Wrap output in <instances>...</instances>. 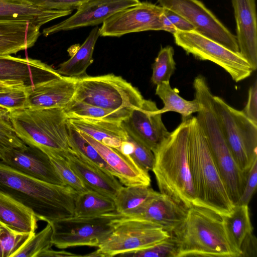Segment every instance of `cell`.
<instances>
[{
    "label": "cell",
    "mask_w": 257,
    "mask_h": 257,
    "mask_svg": "<svg viewBox=\"0 0 257 257\" xmlns=\"http://www.w3.org/2000/svg\"><path fill=\"white\" fill-rule=\"evenodd\" d=\"M0 192L30 208L38 220L51 223L74 216L78 194L67 185L44 182L0 161Z\"/></svg>",
    "instance_id": "cell-1"
},
{
    "label": "cell",
    "mask_w": 257,
    "mask_h": 257,
    "mask_svg": "<svg viewBox=\"0 0 257 257\" xmlns=\"http://www.w3.org/2000/svg\"><path fill=\"white\" fill-rule=\"evenodd\" d=\"M191 116L183 118L153 152L155 161L152 170L160 192L188 209L196 203L189 157Z\"/></svg>",
    "instance_id": "cell-2"
},
{
    "label": "cell",
    "mask_w": 257,
    "mask_h": 257,
    "mask_svg": "<svg viewBox=\"0 0 257 257\" xmlns=\"http://www.w3.org/2000/svg\"><path fill=\"white\" fill-rule=\"evenodd\" d=\"M171 235L176 257H239L227 234L223 216L203 206L193 205L183 222Z\"/></svg>",
    "instance_id": "cell-3"
},
{
    "label": "cell",
    "mask_w": 257,
    "mask_h": 257,
    "mask_svg": "<svg viewBox=\"0 0 257 257\" xmlns=\"http://www.w3.org/2000/svg\"><path fill=\"white\" fill-rule=\"evenodd\" d=\"M189 165L196 195L195 205L228 216L234 205L230 199L196 116H191Z\"/></svg>",
    "instance_id": "cell-4"
},
{
    "label": "cell",
    "mask_w": 257,
    "mask_h": 257,
    "mask_svg": "<svg viewBox=\"0 0 257 257\" xmlns=\"http://www.w3.org/2000/svg\"><path fill=\"white\" fill-rule=\"evenodd\" d=\"M9 117L16 135L26 145L47 155L71 149L68 117L63 108H24L10 112Z\"/></svg>",
    "instance_id": "cell-5"
},
{
    "label": "cell",
    "mask_w": 257,
    "mask_h": 257,
    "mask_svg": "<svg viewBox=\"0 0 257 257\" xmlns=\"http://www.w3.org/2000/svg\"><path fill=\"white\" fill-rule=\"evenodd\" d=\"M213 96L208 89L199 90L195 94L201 106L196 117L229 197L235 205L240 198L247 175L239 168L227 145L213 106Z\"/></svg>",
    "instance_id": "cell-6"
},
{
    "label": "cell",
    "mask_w": 257,
    "mask_h": 257,
    "mask_svg": "<svg viewBox=\"0 0 257 257\" xmlns=\"http://www.w3.org/2000/svg\"><path fill=\"white\" fill-rule=\"evenodd\" d=\"M73 98L115 111H132L140 107L144 99L131 83L112 74L77 78Z\"/></svg>",
    "instance_id": "cell-7"
},
{
    "label": "cell",
    "mask_w": 257,
    "mask_h": 257,
    "mask_svg": "<svg viewBox=\"0 0 257 257\" xmlns=\"http://www.w3.org/2000/svg\"><path fill=\"white\" fill-rule=\"evenodd\" d=\"M113 229L94 251L84 256L112 257L145 249L166 239L171 234L153 222L116 216Z\"/></svg>",
    "instance_id": "cell-8"
},
{
    "label": "cell",
    "mask_w": 257,
    "mask_h": 257,
    "mask_svg": "<svg viewBox=\"0 0 257 257\" xmlns=\"http://www.w3.org/2000/svg\"><path fill=\"white\" fill-rule=\"evenodd\" d=\"M212 103L227 145L239 168L247 175L257 159V124L219 96L213 95Z\"/></svg>",
    "instance_id": "cell-9"
},
{
    "label": "cell",
    "mask_w": 257,
    "mask_h": 257,
    "mask_svg": "<svg viewBox=\"0 0 257 257\" xmlns=\"http://www.w3.org/2000/svg\"><path fill=\"white\" fill-rule=\"evenodd\" d=\"M175 44L196 59L208 60L224 69L236 82L249 77L253 71L239 52H235L195 30L177 31Z\"/></svg>",
    "instance_id": "cell-10"
},
{
    "label": "cell",
    "mask_w": 257,
    "mask_h": 257,
    "mask_svg": "<svg viewBox=\"0 0 257 257\" xmlns=\"http://www.w3.org/2000/svg\"><path fill=\"white\" fill-rule=\"evenodd\" d=\"M113 212L93 217L72 216L49 223L52 228L53 245L60 249L97 247L113 229Z\"/></svg>",
    "instance_id": "cell-11"
},
{
    "label": "cell",
    "mask_w": 257,
    "mask_h": 257,
    "mask_svg": "<svg viewBox=\"0 0 257 257\" xmlns=\"http://www.w3.org/2000/svg\"><path fill=\"white\" fill-rule=\"evenodd\" d=\"M160 5L180 15L194 28V30L224 46L230 50L239 52L233 35L199 0H158Z\"/></svg>",
    "instance_id": "cell-12"
},
{
    "label": "cell",
    "mask_w": 257,
    "mask_h": 257,
    "mask_svg": "<svg viewBox=\"0 0 257 257\" xmlns=\"http://www.w3.org/2000/svg\"><path fill=\"white\" fill-rule=\"evenodd\" d=\"M163 12L161 6L140 2L107 19L99 28V35L119 37L129 33L162 30Z\"/></svg>",
    "instance_id": "cell-13"
},
{
    "label": "cell",
    "mask_w": 257,
    "mask_h": 257,
    "mask_svg": "<svg viewBox=\"0 0 257 257\" xmlns=\"http://www.w3.org/2000/svg\"><path fill=\"white\" fill-rule=\"evenodd\" d=\"M0 160L23 174L47 183L66 185L49 157L40 149L29 146L0 147Z\"/></svg>",
    "instance_id": "cell-14"
},
{
    "label": "cell",
    "mask_w": 257,
    "mask_h": 257,
    "mask_svg": "<svg viewBox=\"0 0 257 257\" xmlns=\"http://www.w3.org/2000/svg\"><path fill=\"white\" fill-rule=\"evenodd\" d=\"M155 102L144 99L140 107L133 109L120 122L127 134L153 152L168 137L162 114Z\"/></svg>",
    "instance_id": "cell-15"
},
{
    "label": "cell",
    "mask_w": 257,
    "mask_h": 257,
    "mask_svg": "<svg viewBox=\"0 0 257 257\" xmlns=\"http://www.w3.org/2000/svg\"><path fill=\"white\" fill-rule=\"evenodd\" d=\"M140 3V0H88L80 5L73 15L43 29V34L47 37L61 31L97 26L115 13Z\"/></svg>",
    "instance_id": "cell-16"
},
{
    "label": "cell",
    "mask_w": 257,
    "mask_h": 257,
    "mask_svg": "<svg viewBox=\"0 0 257 257\" xmlns=\"http://www.w3.org/2000/svg\"><path fill=\"white\" fill-rule=\"evenodd\" d=\"M188 208L169 196L156 193L134 210L124 214L114 212L119 217L132 218L153 222L170 234L184 221Z\"/></svg>",
    "instance_id": "cell-17"
},
{
    "label": "cell",
    "mask_w": 257,
    "mask_h": 257,
    "mask_svg": "<svg viewBox=\"0 0 257 257\" xmlns=\"http://www.w3.org/2000/svg\"><path fill=\"white\" fill-rule=\"evenodd\" d=\"M61 76L39 60L0 55V79L20 81L31 88Z\"/></svg>",
    "instance_id": "cell-18"
},
{
    "label": "cell",
    "mask_w": 257,
    "mask_h": 257,
    "mask_svg": "<svg viewBox=\"0 0 257 257\" xmlns=\"http://www.w3.org/2000/svg\"><path fill=\"white\" fill-rule=\"evenodd\" d=\"M239 52L252 71L257 68V23L255 0H231Z\"/></svg>",
    "instance_id": "cell-19"
},
{
    "label": "cell",
    "mask_w": 257,
    "mask_h": 257,
    "mask_svg": "<svg viewBox=\"0 0 257 257\" xmlns=\"http://www.w3.org/2000/svg\"><path fill=\"white\" fill-rule=\"evenodd\" d=\"M87 190L114 200L122 184L114 176L89 162L72 149L59 152Z\"/></svg>",
    "instance_id": "cell-20"
},
{
    "label": "cell",
    "mask_w": 257,
    "mask_h": 257,
    "mask_svg": "<svg viewBox=\"0 0 257 257\" xmlns=\"http://www.w3.org/2000/svg\"><path fill=\"white\" fill-rule=\"evenodd\" d=\"M80 133L113 170L115 177L122 185L125 186H150L151 180L148 172L139 166L130 156L124 155L117 149L105 146L86 134Z\"/></svg>",
    "instance_id": "cell-21"
},
{
    "label": "cell",
    "mask_w": 257,
    "mask_h": 257,
    "mask_svg": "<svg viewBox=\"0 0 257 257\" xmlns=\"http://www.w3.org/2000/svg\"><path fill=\"white\" fill-rule=\"evenodd\" d=\"M76 80L62 76L27 89L26 108H63L74 98Z\"/></svg>",
    "instance_id": "cell-22"
},
{
    "label": "cell",
    "mask_w": 257,
    "mask_h": 257,
    "mask_svg": "<svg viewBox=\"0 0 257 257\" xmlns=\"http://www.w3.org/2000/svg\"><path fill=\"white\" fill-rule=\"evenodd\" d=\"M40 27L23 21H0V55H11L33 47Z\"/></svg>",
    "instance_id": "cell-23"
},
{
    "label": "cell",
    "mask_w": 257,
    "mask_h": 257,
    "mask_svg": "<svg viewBox=\"0 0 257 257\" xmlns=\"http://www.w3.org/2000/svg\"><path fill=\"white\" fill-rule=\"evenodd\" d=\"M72 12V10L40 9L26 0H0V21H27L41 28L46 23L68 16Z\"/></svg>",
    "instance_id": "cell-24"
},
{
    "label": "cell",
    "mask_w": 257,
    "mask_h": 257,
    "mask_svg": "<svg viewBox=\"0 0 257 257\" xmlns=\"http://www.w3.org/2000/svg\"><path fill=\"white\" fill-rule=\"evenodd\" d=\"M68 120L80 132L108 147L119 149L128 138L120 122L75 117L68 118Z\"/></svg>",
    "instance_id": "cell-25"
},
{
    "label": "cell",
    "mask_w": 257,
    "mask_h": 257,
    "mask_svg": "<svg viewBox=\"0 0 257 257\" xmlns=\"http://www.w3.org/2000/svg\"><path fill=\"white\" fill-rule=\"evenodd\" d=\"M38 221L30 208L0 192L1 222L17 231L35 233Z\"/></svg>",
    "instance_id": "cell-26"
},
{
    "label": "cell",
    "mask_w": 257,
    "mask_h": 257,
    "mask_svg": "<svg viewBox=\"0 0 257 257\" xmlns=\"http://www.w3.org/2000/svg\"><path fill=\"white\" fill-rule=\"evenodd\" d=\"M99 36V28L96 26L70 58L59 65L56 69L58 73L62 76L75 78L86 76V70L93 62V53Z\"/></svg>",
    "instance_id": "cell-27"
},
{
    "label": "cell",
    "mask_w": 257,
    "mask_h": 257,
    "mask_svg": "<svg viewBox=\"0 0 257 257\" xmlns=\"http://www.w3.org/2000/svg\"><path fill=\"white\" fill-rule=\"evenodd\" d=\"M156 94L163 101L164 106L159 109L160 113L168 111L177 112L182 115V119L191 116L194 112L201 109L198 101L195 98L193 100H187L179 95L178 90L172 88L170 82H164L157 85Z\"/></svg>",
    "instance_id": "cell-28"
},
{
    "label": "cell",
    "mask_w": 257,
    "mask_h": 257,
    "mask_svg": "<svg viewBox=\"0 0 257 257\" xmlns=\"http://www.w3.org/2000/svg\"><path fill=\"white\" fill-rule=\"evenodd\" d=\"M113 212H115L113 200L88 190L78 194L75 203L74 216L93 217Z\"/></svg>",
    "instance_id": "cell-29"
},
{
    "label": "cell",
    "mask_w": 257,
    "mask_h": 257,
    "mask_svg": "<svg viewBox=\"0 0 257 257\" xmlns=\"http://www.w3.org/2000/svg\"><path fill=\"white\" fill-rule=\"evenodd\" d=\"M223 217L230 240L240 255V247L242 241L253 231L248 206L236 204L231 213Z\"/></svg>",
    "instance_id": "cell-30"
},
{
    "label": "cell",
    "mask_w": 257,
    "mask_h": 257,
    "mask_svg": "<svg viewBox=\"0 0 257 257\" xmlns=\"http://www.w3.org/2000/svg\"><path fill=\"white\" fill-rule=\"evenodd\" d=\"M68 118H82L121 122L132 111H115L93 106L73 98L63 108Z\"/></svg>",
    "instance_id": "cell-31"
},
{
    "label": "cell",
    "mask_w": 257,
    "mask_h": 257,
    "mask_svg": "<svg viewBox=\"0 0 257 257\" xmlns=\"http://www.w3.org/2000/svg\"><path fill=\"white\" fill-rule=\"evenodd\" d=\"M156 192L150 186H122L113 200L115 212L119 214L130 212L141 205Z\"/></svg>",
    "instance_id": "cell-32"
},
{
    "label": "cell",
    "mask_w": 257,
    "mask_h": 257,
    "mask_svg": "<svg viewBox=\"0 0 257 257\" xmlns=\"http://www.w3.org/2000/svg\"><path fill=\"white\" fill-rule=\"evenodd\" d=\"M68 141L70 148L73 151L105 172L115 177L114 172L109 167L96 149L69 122Z\"/></svg>",
    "instance_id": "cell-33"
},
{
    "label": "cell",
    "mask_w": 257,
    "mask_h": 257,
    "mask_svg": "<svg viewBox=\"0 0 257 257\" xmlns=\"http://www.w3.org/2000/svg\"><path fill=\"white\" fill-rule=\"evenodd\" d=\"M174 54V50L172 46L161 48L152 65L151 81L154 84L157 85L164 82H170L176 70Z\"/></svg>",
    "instance_id": "cell-34"
},
{
    "label": "cell",
    "mask_w": 257,
    "mask_h": 257,
    "mask_svg": "<svg viewBox=\"0 0 257 257\" xmlns=\"http://www.w3.org/2000/svg\"><path fill=\"white\" fill-rule=\"evenodd\" d=\"M52 228L51 224L47 225L40 232L35 233L13 257H39L44 251L53 245L52 242Z\"/></svg>",
    "instance_id": "cell-35"
},
{
    "label": "cell",
    "mask_w": 257,
    "mask_h": 257,
    "mask_svg": "<svg viewBox=\"0 0 257 257\" xmlns=\"http://www.w3.org/2000/svg\"><path fill=\"white\" fill-rule=\"evenodd\" d=\"M35 233L17 231L0 222V257H13Z\"/></svg>",
    "instance_id": "cell-36"
},
{
    "label": "cell",
    "mask_w": 257,
    "mask_h": 257,
    "mask_svg": "<svg viewBox=\"0 0 257 257\" xmlns=\"http://www.w3.org/2000/svg\"><path fill=\"white\" fill-rule=\"evenodd\" d=\"M65 184L78 194L87 190L82 181L74 173L68 162L59 152H53L48 155Z\"/></svg>",
    "instance_id": "cell-37"
},
{
    "label": "cell",
    "mask_w": 257,
    "mask_h": 257,
    "mask_svg": "<svg viewBox=\"0 0 257 257\" xmlns=\"http://www.w3.org/2000/svg\"><path fill=\"white\" fill-rule=\"evenodd\" d=\"M177 248L173 237L166 239L149 248L128 252L120 256L128 257H176Z\"/></svg>",
    "instance_id": "cell-38"
},
{
    "label": "cell",
    "mask_w": 257,
    "mask_h": 257,
    "mask_svg": "<svg viewBox=\"0 0 257 257\" xmlns=\"http://www.w3.org/2000/svg\"><path fill=\"white\" fill-rule=\"evenodd\" d=\"M9 113L8 110L0 106V147H23L27 145L16 135Z\"/></svg>",
    "instance_id": "cell-39"
},
{
    "label": "cell",
    "mask_w": 257,
    "mask_h": 257,
    "mask_svg": "<svg viewBox=\"0 0 257 257\" xmlns=\"http://www.w3.org/2000/svg\"><path fill=\"white\" fill-rule=\"evenodd\" d=\"M162 30L173 34L177 31L194 30V28L180 15L164 8L162 17Z\"/></svg>",
    "instance_id": "cell-40"
},
{
    "label": "cell",
    "mask_w": 257,
    "mask_h": 257,
    "mask_svg": "<svg viewBox=\"0 0 257 257\" xmlns=\"http://www.w3.org/2000/svg\"><path fill=\"white\" fill-rule=\"evenodd\" d=\"M128 136L134 144V150L130 156L142 169L148 172L152 171L155 161L153 151L128 135Z\"/></svg>",
    "instance_id": "cell-41"
},
{
    "label": "cell",
    "mask_w": 257,
    "mask_h": 257,
    "mask_svg": "<svg viewBox=\"0 0 257 257\" xmlns=\"http://www.w3.org/2000/svg\"><path fill=\"white\" fill-rule=\"evenodd\" d=\"M26 90L0 93V106L6 109L9 112L26 108Z\"/></svg>",
    "instance_id": "cell-42"
},
{
    "label": "cell",
    "mask_w": 257,
    "mask_h": 257,
    "mask_svg": "<svg viewBox=\"0 0 257 257\" xmlns=\"http://www.w3.org/2000/svg\"><path fill=\"white\" fill-rule=\"evenodd\" d=\"M35 7L43 10H73L88 0H26Z\"/></svg>",
    "instance_id": "cell-43"
},
{
    "label": "cell",
    "mask_w": 257,
    "mask_h": 257,
    "mask_svg": "<svg viewBox=\"0 0 257 257\" xmlns=\"http://www.w3.org/2000/svg\"><path fill=\"white\" fill-rule=\"evenodd\" d=\"M257 186V159L252 162L246 176L244 187L237 204L248 205Z\"/></svg>",
    "instance_id": "cell-44"
},
{
    "label": "cell",
    "mask_w": 257,
    "mask_h": 257,
    "mask_svg": "<svg viewBox=\"0 0 257 257\" xmlns=\"http://www.w3.org/2000/svg\"><path fill=\"white\" fill-rule=\"evenodd\" d=\"M245 115L257 124V81L250 87L246 105L242 110Z\"/></svg>",
    "instance_id": "cell-45"
},
{
    "label": "cell",
    "mask_w": 257,
    "mask_h": 257,
    "mask_svg": "<svg viewBox=\"0 0 257 257\" xmlns=\"http://www.w3.org/2000/svg\"><path fill=\"white\" fill-rule=\"evenodd\" d=\"M240 250L239 257L256 256L257 240L252 232L245 237L240 245Z\"/></svg>",
    "instance_id": "cell-46"
},
{
    "label": "cell",
    "mask_w": 257,
    "mask_h": 257,
    "mask_svg": "<svg viewBox=\"0 0 257 257\" xmlns=\"http://www.w3.org/2000/svg\"><path fill=\"white\" fill-rule=\"evenodd\" d=\"M27 87L24 83L9 80L0 79V93L15 90H24Z\"/></svg>",
    "instance_id": "cell-47"
},
{
    "label": "cell",
    "mask_w": 257,
    "mask_h": 257,
    "mask_svg": "<svg viewBox=\"0 0 257 257\" xmlns=\"http://www.w3.org/2000/svg\"><path fill=\"white\" fill-rule=\"evenodd\" d=\"M82 256L83 255L78 254H74L65 250H55L51 248L43 252L40 255L39 257H66Z\"/></svg>",
    "instance_id": "cell-48"
}]
</instances>
